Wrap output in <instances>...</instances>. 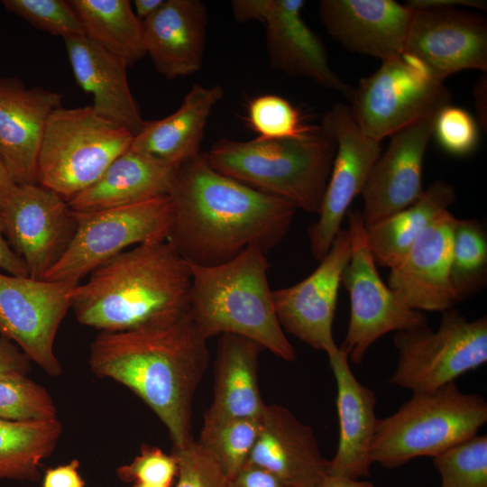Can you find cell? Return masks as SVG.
Masks as SVG:
<instances>
[{
    "instance_id": "obj_36",
    "label": "cell",
    "mask_w": 487,
    "mask_h": 487,
    "mask_svg": "<svg viewBox=\"0 0 487 487\" xmlns=\"http://www.w3.org/2000/svg\"><path fill=\"white\" fill-rule=\"evenodd\" d=\"M247 121L258 137L263 139L298 138L314 127L304 124L297 108L276 95L252 99L248 105Z\"/></svg>"
},
{
    "instance_id": "obj_17",
    "label": "cell",
    "mask_w": 487,
    "mask_h": 487,
    "mask_svg": "<svg viewBox=\"0 0 487 487\" xmlns=\"http://www.w3.org/2000/svg\"><path fill=\"white\" fill-rule=\"evenodd\" d=\"M350 257V234L341 228L311 274L297 284L272 291L283 331L326 354L338 347L333 323L342 275Z\"/></svg>"
},
{
    "instance_id": "obj_10",
    "label": "cell",
    "mask_w": 487,
    "mask_h": 487,
    "mask_svg": "<svg viewBox=\"0 0 487 487\" xmlns=\"http://www.w3.org/2000/svg\"><path fill=\"white\" fill-rule=\"evenodd\" d=\"M362 132L381 141L450 105L451 93L413 57L402 53L381 61L361 79L348 98Z\"/></svg>"
},
{
    "instance_id": "obj_1",
    "label": "cell",
    "mask_w": 487,
    "mask_h": 487,
    "mask_svg": "<svg viewBox=\"0 0 487 487\" xmlns=\"http://www.w3.org/2000/svg\"><path fill=\"white\" fill-rule=\"evenodd\" d=\"M169 241L190 264L225 263L256 244L266 253L286 237L297 207L214 170L205 152L178 168Z\"/></svg>"
},
{
    "instance_id": "obj_45",
    "label": "cell",
    "mask_w": 487,
    "mask_h": 487,
    "mask_svg": "<svg viewBox=\"0 0 487 487\" xmlns=\"http://www.w3.org/2000/svg\"><path fill=\"white\" fill-rule=\"evenodd\" d=\"M411 9L423 7L472 8L486 10L487 4L482 0H409L405 4Z\"/></svg>"
},
{
    "instance_id": "obj_2",
    "label": "cell",
    "mask_w": 487,
    "mask_h": 487,
    "mask_svg": "<svg viewBox=\"0 0 487 487\" xmlns=\"http://www.w3.org/2000/svg\"><path fill=\"white\" fill-rule=\"evenodd\" d=\"M88 363L96 375L142 399L167 427L173 447L193 439L192 403L209 350L188 310L130 330L101 331L91 344Z\"/></svg>"
},
{
    "instance_id": "obj_22",
    "label": "cell",
    "mask_w": 487,
    "mask_h": 487,
    "mask_svg": "<svg viewBox=\"0 0 487 487\" xmlns=\"http://www.w3.org/2000/svg\"><path fill=\"white\" fill-rule=\"evenodd\" d=\"M245 464L268 470L286 487H315L329 471L312 427L277 404L266 405Z\"/></svg>"
},
{
    "instance_id": "obj_3",
    "label": "cell",
    "mask_w": 487,
    "mask_h": 487,
    "mask_svg": "<svg viewBox=\"0 0 487 487\" xmlns=\"http://www.w3.org/2000/svg\"><path fill=\"white\" fill-rule=\"evenodd\" d=\"M89 275L71 292L70 308L84 326L125 331L188 310L190 266L168 239L135 245Z\"/></svg>"
},
{
    "instance_id": "obj_28",
    "label": "cell",
    "mask_w": 487,
    "mask_h": 487,
    "mask_svg": "<svg viewBox=\"0 0 487 487\" xmlns=\"http://www.w3.org/2000/svg\"><path fill=\"white\" fill-rule=\"evenodd\" d=\"M223 95L219 85L195 84L174 113L144 121L129 149L176 166L197 157L207 119Z\"/></svg>"
},
{
    "instance_id": "obj_8",
    "label": "cell",
    "mask_w": 487,
    "mask_h": 487,
    "mask_svg": "<svg viewBox=\"0 0 487 487\" xmlns=\"http://www.w3.org/2000/svg\"><path fill=\"white\" fill-rule=\"evenodd\" d=\"M398 361L390 382L414 392L436 390L487 362V317L469 321L458 310L428 326L397 332Z\"/></svg>"
},
{
    "instance_id": "obj_13",
    "label": "cell",
    "mask_w": 487,
    "mask_h": 487,
    "mask_svg": "<svg viewBox=\"0 0 487 487\" xmlns=\"http://www.w3.org/2000/svg\"><path fill=\"white\" fill-rule=\"evenodd\" d=\"M303 0H234L238 23L258 21L265 25L271 68L290 77L307 78L322 87L349 98L353 87L329 65L321 38L302 17Z\"/></svg>"
},
{
    "instance_id": "obj_11",
    "label": "cell",
    "mask_w": 487,
    "mask_h": 487,
    "mask_svg": "<svg viewBox=\"0 0 487 487\" xmlns=\"http://www.w3.org/2000/svg\"><path fill=\"white\" fill-rule=\"evenodd\" d=\"M351 257L342 275L350 297V319L339 348L360 364L370 347L390 332L427 325V317L408 307L381 279L368 248L362 213L348 210Z\"/></svg>"
},
{
    "instance_id": "obj_14",
    "label": "cell",
    "mask_w": 487,
    "mask_h": 487,
    "mask_svg": "<svg viewBox=\"0 0 487 487\" xmlns=\"http://www.w3.org/2000/svg\"><path fill=\"white\" fill-rule=\"evenodd\" d=\"M320 126L333 137L336 151L321 211L308 228L310 252L317 262L330 249L352 201L362 193L381 154V142L362 132L348 105H334Z\"/></svg>"
},
{
    "instance_id": "obj_48",
    "label": "cell",
    "mask_w": 487,
    "mask_h": 487,
    "mask_svg": "<svg viewBox=\"0 0 487 487\" xmlns=\"http://www.w3.org/2000/svg\"><path fill=\"white\" fill-rule=\"evenodd\" d=\"M315 487H373L371 482L328 474Z\"/></svg>"
},
{
    "instance_id": "obj_49",
    "label": "cell",
    "mask_w": 487,
    "mask_h": 487,
    "mask_svg": "<svg viewBox=\"0 0 487 487\" xmlns=\"http://www.w3.org/2000/svg\"><path fill=\"white\" fill-rule=\"evenodd\" d=\"M165 0H134V13L143 22L156 13L164 4Z\"/></svg>"
},
{
    "instance_id": "obj_43",
    "label": "cell",
    "mask_w": 487,
    "mask_h": 487,
    "mask_svg": "<svg viewBox=\"0 0 487 487\" xmlns=\"http://www.w3.org/2000/svg\"><path fill=\"white\" fill-rule=\"evenodd\" d=\"M78 462L48 469L41 487H85V482L78 473Z\"/></svg>"
},
{
    "instance_id": "obj_19",
    "label": "cell",
    "mask_w": 487,
    "mask_h": 487,
    "mask_svg": "<svg viewBox=\"0 0 487 487\" xmlns=\"http://www.w3.org/2000/svg\"><path fill=\"white\" fill-rule=\"evenodd\" d=\"M455 221L448 209L441 212L390 269L387 285L414 310L443 313L458 303L451 281Z\"/></svg>"
},
{
    "instance_id": "obj_42",
    "label": "cell",
    "mask_w": 487,
    "mask_h": 487,
    "mask_svg": "<svg viewBox=\"0 0 487 487\" xmlns=\"http://www.w3.org/2000/svg\"><path fill=\"white\" fill-rule=\"evenodd\" d=\"M28 357L13 342L0 335V377L14 372L26 373Z\"/></svg>"
},
{
    "instance_id": "obj_34",
    "label": "cell",
    "mask_w": 487,
    "mask_h": 487,
    "mask_svg": "<svg viewBox=\"0 0 487 487\" xmlns=\"http://www.w3.org/2000/svg\"><path fill=\"white\" fill-rule=\"evenodd\" d=\"M0 418L12 421H43L57 418L48 391L27 377L9 373L0 377Z\"/></svg>"
},
{
    "instance_id": "obj_40",
    "label": "cell",
    "mask_w": 487,
    "mask_h": 487,
    "mask_svg": "<svg viewBox=\"0 0 487 487\" xmlns=\"http://www.w3.org/2000/svg\"><path fill=\"white\" fill-rule=\"evenodd\" d=\"M176 475L177 463L173 455L149 446L142 447L130 464L117 469L119 479L133 484L170 487Z\"/></svg>"
},
{
    "instance_id": "obj_29",
    "label": "cell",
    "mask_w": 487,
    "mask_h": 487,
    "mask_svg": "<svg viewBox=\"0 0 487 487\" xmlns=\"http://www.w3.org/2000/svg\"><path fill=\"white\" fill-rule=\"evenodd\" d=\"M455 199V188L439 179L405 209L365 225L366 244L376 265L390 269L397 266L429 224Z\"/></svg>"
},
{
    "instance_id": "obj_46",
    "label": "cell",
    "mask_w": 487,
    "mask_h": 487,
    "mask_svg": "<svg viewBox=\"0 0 487 487\" xmlns=\"http://www.w3.org/2000/svg\"><path fill=\"white\" fill-rule=\"evenodd\" d=\"M486 93H487V78L486 74L482 75L475 84L473 88V96L475 99V108L478 117V123L484 131H486Z\"/></svg>"
},
{
    "instance_id": "obj_30",
    "label": "cell",
    "mask_w": 487,
    "mask_h": 487,
    "mask_svg": "<svg viewBox=\"0 0 487 487\" xmlns=\"http://www.w3.org/2000/svg\"><path fill=\"white\" fill-rule=\"evenodd\" d=\"M85 35L132 66L146 55L143 23L128 0H70Z\"/></svg>"
},
{
    "instance_id": "obj_6",
    "label": "cell",
    "mask_w": 487,
    "mask_h": 487,
    "mask_svg": "<svg viewBox=\"0 0 487 487\" xmlns=\"http://www.w3.org/2000/svg\"><path fill=\"white\" fill-rule=\"evenodd\" d=\"M487 422L484 397L463 392L455 381L414 392L393 414L378 418L371 458L388 469L435 457L478 435Z\"/></svg>"
},
{
    "instance_id": "obj_5",
    "label": "cell",
    "mask_w": 487,
    "mask_h": 487,
    "mask_svg": "<svg viewBox=\"0 0 487 487\" xmlns=\"http://www.w3.org/2000/svg\"><path fill=\"white\" fill-rule=\"evenodd\" d=\"M335 151L333 137L314 125L298 138L221 139L205 154L221 174L318 216Z\"/></svg>"
},
{
    "instance_id": "obj_37",
    "label": "cell",
    "mask_w": 487,
    "mask_h": 487,
    "mask_svg": "<svg viewBox=\"0 0 487 487\" xmlns=\"http://www.w3.org/2000/svg\"><path fill=\"white\" fill-rule=\"evenodd\" d=\"M3 5L32 26L63 39L85 35L83 25L69 1L4 0Z\"/></svg>"
},
{
    "instance_id": "obj_44",
    "label": "cell",
    "mask_w": 487,
    "mask_h": 487,
    "mask_svg": "<svg viewBox=\"0 0 487 487\" xmlns=\"http://www.w3.org/2000/svg\"><path fill=\"white\" fill-rule=\"evenodd\" d=\"M0 271L22 277H29L28 271L23 260L14 251L8 243L4 221L0 213Z\"/></svg>"
},
{
    "instance_id": "obj_7",
    "label": "cell",
    "mask_w": 487,
    "mask_h": 487,
    "mask_svg": "<svg viewBox=\"0 0 487 487\" xmlns=\"http://www.w3.org/2000/svg\"><path fill=\"white\" fill-rule=\"evenodd\" d=\"M133 138V133L97 114L92 105L61 106L46 125L38 157V184L68 202L96 181L130 148Z\"/></svg>"
},
{
    "instance_id": "obj_47",
    "label": "cell",
    "mask_w": 487,
    "mask_h": 487,
    "mask_svg": "<svg viewBox=\"0 0 487 487\" xmlns=\"http://www.w3.org/2000/svg\"><path fill=\"white\" fill-rule=\"evenodd\" d=\"M16 186L17 183L14 180L0 154V211L8 202Z\"/></svg>"
},
{
    "instance_id": "obj_31",
    "label": "cell",
    "mask_w": 487,
    "mask_h": 487,
    "mask_svg": "<svg viewBox=\"0 0 487 487\" xmlns=\"http://www.w3.org/2000/svg\"><path fill=\"white\" fill-rule=\"evenodd\" d=\"M62 432L58 418L12 421L0 418V481H37L43 459L54 450Z\"/></svg>"
},
{
    "instance_id": "obj_50",
    "label": "cell",
    "mask_w": 487,
    "mask_h": 487,
    "mask_svg": "<svg viewBox=\"0 0 487 487\" xmlns=\"http://www.w3.org/2000/svg\"><path fill=\"white\" fill-rule=\"evenodd\" d=\"M131 487H168V486H154V485H148V484H142V483H134Z\"/></svg>"
},
{
    "instance_id": "obj_27",
    "label": "cell",
    "mask_w": 487,
    "mask_h": 487,
    "mask_svg": "<svg viewBox=\"0 0 487 487\" xmlns=\"http://www.w3.org/2000/svg\"><path fill=\"white\" fill-rule=\"evenodd\" d=\"M178 168L128 149L68 205L74 212H87L169 196Z\"/></svg>"
},
{
    "instance_id": "obj_39",
    "label": "cell",
    "mask_w": 487,
    "mask_h": 487,
    "mask_svg": "<svg viewBox=\"0 0 487 487\" xmlns=\"http://www.w3.org/2000/svg\"><path fill=\"white\" fill-rule=\"evenodd\" d=\"M434 134L447 152L464 156L471 153L479 140L478 124L466 110L447 105L437 114Z\"/></svg>"
},
{
    "instance_id": "obj_38",
    "label": "cell",
    "mask_w": 487,
    "mask_h": 487,
    "mask_svg": "<svg viewBox=\"0 0 487 487\" xmlns=\"http://www.w3.org/2000/svg\"><path fill=\"white\" fill-rule=\"evenodd\" d=\"M172 455L177 463L175 487H228V478L198 441L173 447Z\"/></svg>"
},
{
    "instance_id": "obj_21",
    "label": "cell",
    "mask_w": 487,
    "mask_h": 487,
    "mask_svg": "<svg viewBox=\"0 0 487 487\" xmlns=\"http://www.w3.org/2000/svg\"><path fill=\"white\" fill-rule=\"evenodd\" d=\"M62 96L17 78L0 79V154L17 184H36L40 148Z\"/></svg>"
},
{
    "instance_id": "obj_18",
    "label": "cell",
    "mask_w": 487,
    "mask_h": 487,
    "mask_svg": "<svg viewBox=\"0 0 487 487\" xmlns=\"http://www.w3.org/2000/svg\"><path fill=\"white\" fill-rule=\"evenodd\" d=\"M438 112L391 136L388 148L374 163L361 193L365 225L383 221L422 196L423 162Z\"/></svg>"
},
{
    "instance_id": "obj_33",
    "label": "cell",
    "mask_w": 487,
    "mask_h": 487,
    "mask_svg": "<svg viewBox=\"0 0 487 487\" xmlns=\"http://www.w3.org/2000/svg\"><path fill=\"white\" fill-rule=\"evenodd\" d=\"M259 430L260 418H230L204 423L198 443L230 479L247 462Z\"/></svg>"
},
{
    "instance_id": "obj_9",
    "label": "cell",
    "mask_w": 487,
    "mask_h": 487,
    "mask_svg": "<svg viewBox=\"0 0 487 487\" xmlns=\"http://www.w3.org/2000/svg\"><path fill=\"white\" fill-rule=\"evenodd\" d=\"M74 236L43 280L79 283L132 245L169 239L173 206L170 196H162L127 206L74 212Z\"/></svg>"
},
{
    "instance_id": "obj_12",
    "label": "cell",
    "mask_w": 487,
    "mask_h": 487,
    "mask_svg": "<svg viewBox=\"0 0 487 487\" xmlns=\"http://www.w3.org/2000/svg\"><path fill=\"white\" fill-rule=\"evenodd\" d=\"M78 284L0 271V335L51 376L62 372L54 342Z\"/></svg>"
},
{
    "instance_id": "obj_23",
    "label": "cell",
    "mask_w": 487,
    "mask_h": 487,
    "mask_svg": "<svg viewBox=\"0 0 487 487\" xmlns=\"http://www.w3.org/2000/svg\"><path fill=\"white\" fill-rule=\"evenodd\" d=\"M327 356L336 382L339 425L337 448L329 460L328 474L352 479L368 477L378 420L376 395L356 379L347 355L339 346Z\"/></svg>"
},
{
    "instance_id": "obj_26",
    "label": "cell",
    "mask_w": 487,
    "mask_h": 487,
    "mask_svg": "<svg viewBox=\"0 0 487 487\" xmlns=\"http://www.w3.org/2000/svg\"><path fill=\"white\" fill-rule=\"evenodd\" d=\"M263 347L248 338L222 335L214 370L213 398L204 423L230 418H261L266 403L259 387V356Z\"/></svg>"
},
{
    "instance_id": "obj_20",
    "label": "cell",
    "mask_w": 487,
    "mask_h": 487,
    "mask_svg": "<svg viewBox=\"0 0 487 487\" xmlns=\"http://www.w3.org/2000/svg\"><path fill=\"white\" fill-rule=\"evenodd\" d=\"M318 14L345 50L383 61L403 53L412 10L393 0H322Z\"/></svg>"
},
{
    "instance_id": "obj_4",
    "label": "cell",
    "mask_w": 487,
    "mask_h": 487,
    "mask_svg": "<svg viewBox=\"0 0 487 487\" xmlns=\"http://www.w3.org/2000/svg\"><path fill=\"white\" fill-rule=\"evenodd\" d=\"M188 313L208 340L235 335L254 341L286 362L297 353L283 331L268 281L267 253L253 244L215 266L190 264Z\"/></svg>"
},
{
    "instance_id": "obj_15",
    "label": "cell",
    "mask_w": 487,
    "mask_h": 487,
    "mask_svg": "<svg viewBox=\"0 0 487 487\" xmlns=\"http://www.w3.org/2000/svg\"><path fill=\"white\" fill-rule=\"evenodd\" d=\"M0 213L5 237L24 262L29 277L43 280L76 231V218L68 202L38 183L17 184Z\"/></svg>"
},
{
    "instance_id": "obj_32",
    "label": "cell",
    "mask_w": 487,
    "mask_h": 487,
    "mask_svg": "<svg viewBox=\"0 0 487 487\" xmlns=\"http://www.w3.org/2000/svg\"><path fill=\"white\" fill-rule=\"evenodd\" d=\"M451 281L458 302L486 286L487 234L477 219L456 218L453 231Z\"/></svg>"
},
{
    "instance_id": "obj_16",
    "label": "cell",
    "mask_w": 487,
    "mask_h": 487,
    "mask_svg": "<svg viewBox=\"0 0 487 487\" xmlns=\"http://www.w3.org/2000/svg\"><path fill=\"white\" fill-rule=\"evenodd\" d=\"M411 10L403 52L416 59L434 78L443 82L464 69L486 73L487 23L482 15L456 7Z\"/></svg>"
},
{
    "instance_id": "obj_25",
    "label": "cell",
    "mask_w": 487,
    "mask_h": 487,
    "mask_svg": "<svg viewBox=\"0 0 487 487\" xmlns=\"http://www.w3.org/2000/svg\"><path fill=\"white\" fill-rule=\"evenodd\" d=\"M63 40L74 78L92 96L95 111L138 133L145 120L131 92L126 63L86 35Z\"/></svg>"
},
{
    "instance_id": "obj_24",
    "label": "cell",
    "mask_w": 487,
    "mask_h": 487,
    "mask_svg": "<svg viewBox=\"0 0 487 487\" xmlns=\"http://www.w3.org/2000/svg\"><path fill=\"white\" fill-rule=\"evenodd\" d=\"M146 55L169 79L191 75L203 63L207 10L199 0H165L142 22Z\"/></svg>"
},
{
    "instance_id": "obj_35",
    "label": "cell",
    "mask_w": 487,
    "mask_h": 487,
    "mask_svg": "<svg viewBox=\"0 0 487 487\" xmlns=\"http://www.w3.org/2000/svg\"><path fill=\"white\" fill-rule=\"evenodd\" d=\"M432 459L440 487H487L486 435H476Z\"/></svg>"
},
{
    "instance_id": "obj_41",
    "label": "cell",
    "mask_w": 487,
    "mask_h": 487,
    "mask_svg": "<svg viewBox=\"0 0 487 487\" xmlns=\"http://www.w3.org/2000/svg\"><path fill=\"white\" fill-rule=\"evenodd\" d=\"M228 487H286L273 473L258 465L245 464L233 477Z\"/></svg>"
}]
</instances>
